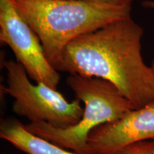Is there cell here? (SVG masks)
Returning a JSON list of instances; mask_svg holds the SVG:
<instances>
[{
	"label": "cell",
	"mask_w": 154,
	"mask_h": 154,
	"mask_svg": "<svg viewBox=\"0 0 154 154\" xmlns=\"http://www.w3.org/2000/svg\"><path fill=\"white\" fill-rule=\"evenodd\" d=\"M151 68V70H152V72H153V75H154V60H153V61H152Z\"/></svg>",
	"instance_id": "11"
},
{
	"label": "cell",
	"mask_w": 154,
	"mask_h": 154,
	"mask_svg": "<svg viewBox=\"0 0 154 154\" xmlns=\"http://www.w3.org/2000/svg\"><path fill=\"white\" fill-rule=\"evenodd\" d=\"M91 3L97 5L109 6V7H130L134 0H86Z\"/></svg>",
	"instance_id": "9"
},
{
	"label": "cell",
	"mask_w": 154,
	"mask_h": 154,
	"mask_svg": "<svg viewBox=\"0 0 154 154\" xmlns=\"http://www.w3.org/2000/svg\"><path fill=\"white\" fill-rule=\"evenodd\" d=\"M153 139L154 99L96 127L88 135V145L91 154H115L130 144Z\"/></svg>",
	"instance_id": "6"
},
{
	"label": "cell",
	"mask_w": 154,
	"mask_h": 154,
	"mask_svg": "<svg viewBox=\"0 0 154 154\" xmlns=\"http://www.w3.org/2000/svg\"><path fill=\"white\" fill-rule=\"evenodd\" d=\"M66 83L76 99L84 103V113L74 126L59 128L46 122L29 123L25 128L56 145L79 154H91L88 135L96 127L111 122L134 109L114 85L95 77L70 74Z\"/></svg>",
	"instance_id": "3"
},
{
	"label": "cell",
	"mask_w": 154,
	"mask_h": 154,
	"mask_svg": "<svg viewBox=\"0 0 154 154\" xmlns=\"http://www.w3.org/2000/svg\"><path fill=\"white\" fill-rule=\"evenodd\" d=\"M0 40L11 49L31 79L57 89L60 74L48 61L37 34L11 0H0Z\"/></svg>",
	"instance_id": "5"
},
{
	"label": "cell",
	"mask_w": 154,
	"mask_h": 154,
	"mask_svg": "<svg viewBox=\"0 0 154 154\" xmlns=\"http://www.w3.org/2000/svg\"><path fill=\"white\" fill-rule=\"evenodd\" d=\"M7 70V86H2L4 94L14 99L12 111L25 117L30 123L46 122L59 128L76 125L82 118L84 109L81 101L69 102L55 88L42 84H32L20 63L4 61Z\"/></svg>",
	"instance_id": "4"
},
{
	"label": "cell",
	"mask_w": 154,
	"mask_h": 154,
	"mask_svg": "<svg viewBox=\"0 0 154 154\" xmlns=\"http://www.w3.org/2000/svg\"><path fill=\"white\" fill-rule=\"evenodd\" d=\"M115 154H154V139L130 144Z\"/></svg>",
	"instance_id": "8"
},
{
	"label": "cell",
	"mask_w": 154,
	"mask_h": 154,
	"mask_svg": "<svg viewBox=\"0 0 154 154\" xmlns=\"http://www.w3.org/2000/svg\"><path fill=\"white\" fill-rule=\"evenodd\" d=\"M21 16L39 38L48 61L61 72L65 48L79 36L131 17V6L116 7L86 0H14Z\"/></svg>",
	"instance_id": "2"
},
{
	"label": "cell",
	"mask_w": 154,
	"mask_h": 154,
	"mask_svg": "<svg viewBox=\"0 0 154 154\" xmlns=\"http://www.w3.org/2000/svg\"><path fill=\"white\" fill-rule=\"evenodd\" d=\"M11 1H12V2H13V1H14V0H11Z\"/></svg>",
	"instance_id": "13"
},
{
	"label": "cell",
	"mask_w": 154,
	"mask_h": 154,
	"mask_svg": "<svg viewBox=\"0 0 154 154\" xmlns=\"http://www.w3.org/2000/svg\"><path fill=\"white\" fill-rule=\"evenodd\" d=\"M143 29L131 17L71 42L61 72L108 81L139 109L154 99V75L142 56Z\"/></svg>",
	"instance_id": "1"
},
{
	"label": "cell",
	"mask_w": 154,
	"mask_h": 154,
	"mask_svg": "<svg viewBox=\"0 0 154 154\" xmlns=\"http://www.w3.org/2000/svg\"><path fill=\"white\" fill-rule=\"evenodd\" d=\"M0 137L26 154H79L32 134L12 117L2 119Z\"/></svg>",
	"instance_id": "7"
},
{
	"label": "cell",
	"mask_w": 154,
	"mask_h": 154,
	"mask_svg": "<svg viewBox=\"0 0 154 154\" xmlns=\"http://www.w3.org/2000/svg\"><path fill=\"white\" fill-rule=\"evenodd\" d=\"M141 5L144 8L154 9V0H145L142 2Z\"/></svg>",
	"instance_id": "10"
},
{
	"label": "cell",
	"mask_w": 154,
	"mask_h": 154,
	"mask_svg": "<svg viewBox=\"0 0 154 154\" xmlns=\"http://www.w3.org/2000/svg\"><path fill=\"white\" fill-rule=\"evenodd\" d=\"M2 154H9V153H2Z\"/></svg>",
	"instance_id": "12"
}]
</instances>
